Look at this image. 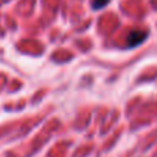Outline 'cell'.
Returning a JSON list of instances; mask_svg holds the SVG:
<instances>
[{
	"mask_svg": "<svg viewBox=\"0 0 157 157\" xmlns=\"http://www.w3.org/2000/svg\"><path fill=\"white\" fill-rule=\"evenodd\" d=\"M110 0H94L92 2V8L94 10H99V8H103Z\"/></svg>",
	"mask_w": 157,
	"mask_h": 157,
	"instance_id": "2",
	"label": "cell"
},
{
	"mask_svg": "<svg viewBox=\"0 0 157 157\" xmlns=\"http://www.w3.org/2000/svg\"><path fill=\"white\" fill-rule=\"evenodd\" d=\"M146 37H147V32H145V30H132L127 37V44L128 47L139 46L141 43H144Z\"/></svg>",
	"mask_w": 157,
	"mask_h": 157,
	"instance_id": "1",
	"label": "cell"
}]
</instances>
